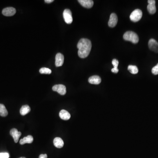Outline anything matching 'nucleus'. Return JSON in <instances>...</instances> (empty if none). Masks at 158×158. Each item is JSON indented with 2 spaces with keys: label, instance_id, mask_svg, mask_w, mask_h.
<instances>
[{
  "label": "nucleus",
  "instance_id": "nucleus-15",
  "mask_svg": "<svg viewBox=\"0 0 158 158\" xmlns=\"http://www.w3.org/2000/svg\"><path fill=\"white\" fill-rule=\"evenodd\" d=\"M33 136L31 135H28L27 137H24V138L21 139L20 141V144H25L26 143L27 144H30L33 142Z\"/></svg>",
  "mask_w": 158,
  "mask_h": 158
},
{
  "label": "nucleus",
  "instance_id": "nucleus-7",
  "mask_svg": "<svg viewBox=\"0 0 158 158\" xmlns=\"http://www.w3.org/2000/svg\"><path fill=\"white\" fill-rule=\"evenodd\" d=\"M16 13V10L13 7H8L2 10V14L6 16H11L14 15Z\"/></svg>",
  "mask_w": 158,
  "mask_h": 158
},
{
  "label": "nucleus",
  "instance_id": "nucleus-1",
  "mask_svg": "<svg viewBox=\"0 0 158 158\" xmlns=\"http://www.w3.org/2000/svg\"><path fill=\"white\" fill-rule=\"evenodd\" d=\"M78 48V54L80 58H86L91 52L92 44L91 40L86 38H82L79 41L77 45Z\"/></svg>",
  "mask_w": 158,
  "mask_h": 158
},
{
  "label": "nucleus",
  "instance_id": "nucleus-22",
  "mask_svg": "<svg viewBox=\"0 0 158 158\" xmlns=\"http://www.w3.org/2000/svg\"><path fill=\"white\" fill-rule=\"evenodd\" d=\"M151 72L153 74L155 75L158 74V63L152 69Z\"/></svg>",
  "mask_w": 158,
  "mask_h": 158
},
{
  "label": "nucleus",
  "instance_id": "nucleus-16",
  "mask_svg": "<svg viewBox=\"0 0 158 158\" xmlns=\"http://www.w3.org/2000/svg\"><path fill=\"white\" fill-rule=\"evenodd\" d=\"M30 108L28 105H24L21 108L20 110V113L21 115H25L28 114L30 111Z\"/></svg>",
  "mask_w": 158,
  "mask_h": 158
},
{
  "label": "nucleus",
  "instance_id": "nucleus-13",
  "mask_svg": "<svg viewBox=\"0 0 158 158\" xmlns=\"http://www.w3.org/2000/svg\"><path fill=\"white\" fill-rule=\"evenodd\" d=\"M88 82L93 84H99L101 82V79L98 76H93L90 77Z\"/></svg>",
  "mask_w": 158,
  "mask_h": 158
},
{
  "label": "nucleus",
  "instance_id": "nucleus-2",
  "mask_svg": "<svg viewBox=\"0 0 158 158\" xmlns=\"http://www.w3.org/2000/svg\"><path fill=\"white\" fill-rule=\"evenodd\" d=\"M124 39L133 44H137L139 41V37L137 33L133 31H127L124 35Z\"/></svg>",
  "mask_w": 158,
  "mask_h": 158
},
{
  "label": "nucleus",
  "instance_id": "nucleus-26",
  "mask_svg": "<svg viewBox=\"0 0 158 158\" xmlns=\"http://www.w3.org/2000/svg\"><path fill=\"white\" fill-rule=\"evenodd\" d=\"M53 2H54L53 0H45V2L47 3H51Z\"/></svg>",
  "mask_w": 158,
  "mask_h": 158
},
{
  "label": "nucleus",
  "instance_id": "nucleus-12",
  "mask_svg": "<svg viewBox=\"0 0 158 158\" xmlns=\"http://www.w3.org/2000/svg\"><path fill=\"white\" fill-rule=\"evenodd\" d=\"M59 116L62 120H67L71 117L70 113L66 110H62L59 113Z\"/></svg>",
  "mask_w": 158,
  "mask_h": 158
},
{
  "label": "nucleus",
  "instance_id": "nucleus-20",
  "mask_svg": "<svg viewBox=\"0 0 158 158\" xmlns=\"http://www.w3.org/2000/svg\"><path fill=\"white\" fill-rule=\"evenodd\" d=\"M128 69L130 73L133 74H136L138 72V69L137 66L133 65H129L128 67Z\"/></svg>",
  "mask_w": 158,
  "mask_h": 158
},
{
  "label": "nucleus",
  "instance_id": "nucleus-9",
  "mask_svg": "<svg viewBox=\"0 0 158 158\" xmlns=\"http://www.w3.org/2000/svg\"><path fill=\"white\" fill-rule=\"evenodd\" d=\"M64 55L61 53H58L55 56V66L56 67H59L62 66L64 63Z\"/></svg>",
  "mask_w": 158,
  "mask_h": 158
},
{
  "label": "nucleus",
  "instance_id": "nucleus-27",
  "mask_svg": "<svg viewBox=\"0 0 158 158\" xmlns=\"http://www.w3.org/2000/svg\"><path fill=\"white\" fill-rule=\"evenodd\" d=\"M25 158V157H20V158Z\"/></svg>",
  "mask_w": 158,
  "mask_h": 158
},
{
  "label": "nucleus",
  "instance_id": "nucleus-23",
  "mask_svg": "<svg viewBox=\"0 0 158 158\" xmlns=\"http://www.w3.org/2000/svg\"><path fill=\"white\" fill-rule=\"evenodd\" d=\"M9 155L8 153H0V158H9Z\"/></svg>",
  "mask_w": 158,
  "mask_h": 158
},
{
  "label": "nucleus",
  "instance_id": "nucleus-14",
  "mask_svg": "<svg viewBox=\"0 0 158 158\" xmlns=\"http://www.w3.org/2000/svg\"><path fill=\"white\" fill-rule=\"evenodd\" d=\"M54 145L58 149H60L63 147L64 146V142L62 138L58 137L55 138L53 141Z\"/></svg>",
  "mask_w": 158,
  "mask_h": 158
},
{
  "label": "nucleus",
  "instance_id": "nucleus-6",
  "mask_svg": "<svg viewBox=\"0 0 158 158\" xmlns=\"http://www.w3.org/2000/svg\"><path fill=\"white\" fill-rule=\"evenodd\" d=\"M118 22V17L115 13H112L110 15V18L108 22V25L110 27H114L117 25Z\"/></svg>",
  "mask_w": 158,
  "mask_h": 158
},
{
  "label": "nucleus",
  "instance_id": "nucleus-4",
  "mask_svg": "<svg viewBox=\"0 0 158 158\" xmlns=\"http://www.w3.org/2000/svg\"><path fill=\"white\" fill-rule=\"evenodd\" d=\"M63 16L66 24H71L73 22V19L72 12L69 9H66L63 11Z\"/></svg>",
  "mask_w": 158,
  "mask_h": 158
},
{
  "label": "nucleus",
  "instance_id": "nucleus-18",
  "mask_svg": "<svg viewBox=\"0 0 158 158\" xmlns=\"http://www.w3.org/2000/svg\"><path fill=\"white\" fill-rule=\"evenodd\" d=\"M155 4H149L147 6V9L149 13L151 14H154L156 13V9L155 7Z\"/></svg>",
  "mask_w": 158,
  "mask_h": 158
},
{
  "label": "nucleus",
  "instance_id": "nucleus-21",
  "mask_svg": "<svg viewBox=\"0 0 158 158\" xmlns=\"http://www.w3.org/2000/svg\"><path fill=\"white\" fill-rule=\"evenodd\" d=\"M39 72L41 74H50L51 73V70L50 69L47 68H42L40 69Z\"/></svg>",
  "mask_w": 158,
  "mask_h": 158
},
{
  "label": "nucleus",
  "instance_id": "nucleus-24",
  "mask_svg": "<svg viewBox=\"0 0 158 158\" xmlns=\"http://www.w3.org/2000/svg\"><path fill=\"white\" fill-rule=\"evenodd\" d=\"M47 157H48V156H47V154H41L39 156V158H47Z\"/></svg>",
  "mask_w": 158,
  "mask_h": 158
},
{
  "label": "nucleus",
  "instance_id": "nucleus-5",
  "mask_svg": "<svg viewBox=\"0 0 158 158\" xmlns=\"http://www.w3.org/2000/svg\"><path fill=\"white\" fill-rule=\"evenodd\" d=\"M53 91H56L60 95H65L66 93V87L62 84H57L55 85L52 87Z\"/></svg>",
  "mask_w": 158,
  "mask_h": 158
},
{
  "label": "nucleus",
  "instance_id": "nucleus-17",
  "mask_svg": "<svg viewBox=\"0 0 158 158\" xmlns=\"http://www.w3.org/2000/svg\"><path fill=\"white\" fill-rule=\"evenodd\" d=\"M112 64L114 66V67L112 69L111 71L113 73H117L119 72V69H118V66L119 65L118 60L116 59H113L112 61Z\"/></svg>",
  "mask_w": 158,
  "mask_h": 158
},
{
  "label": "nucleus",
  "instance_id": "nucleus-19",
  "mask_svg": "<svg viewBox=\"0 0 158 158\" xmlns=\"http://www.w3.org/2000/svg\"><path fill=\"white\" fill-rule=\"evenodd\" d=\"M8 114V112L5 106L3 104H0V115L3 117H5Z\"/></svg>",
  "mask_w": 158,
  "mask_h": 158
},
{
  "label": "nucleus",
  "instance_id": "nucleus-3",
  "mask_svg": "<svg viewBox=\"0 0 158 158\" xmlns=\"http://www.w3.org/2000/svg\"><path fill=\"white\" fill-rule=\"evenodd\" d=\"M142 16V10L139 9H136L134 10L130 16L131 20L133 22H137L139 21Z\"/></svg>",
  "mask_w": 158,
  "mask_h": 158
},
{
  "label": "nucleus",
  "instance_id": "nucleus-8",
  "mask_svg": "<svg viewBox=\"0 0 158 158\" xmlns=\"http://www.w3.org/2000/svg\"><path fill=\"white\" fill-rule=\"evenodd\" d=\"M149 48L154 52H158V43L154 39H151L149 41Z\"/></svg>",
  "mask_w": 158,
  "mask_h": 158
},
{
  "label": "nucleus",
  "instance_id": "nucleus-11",
  "mask_svg": "<svg viewBox=\"0 0 158 158\" xmlns=\"http://www.w3.org/2000/svg\"><path fill=\"white\" fill-rule=\"evenodd\" d=\"M78 2L81 5L86 8H91L93 5V2L92 0H78Z\"/></svg>",
  "mask_w": 158,
  "mask_h": 158
},
{
  "label": "nucleus",
  "instance_id": "nucleus-10",
  "mask_svg": "<svg viewBox=\"0 0 158 158\" xmlns=\"http://www.w3.org/2000/svg\"><path fill=\"white\" fill-rule=\"evenodd\" d=\"M10 133L13 138L15 143H17L19 141V138L20 137L21 135L22 134L21 132H19L16 129L13 128L10 131Z\"/></svg>",
  "mask_w": 158,
  "mask_h": 158
},
{
  "label": "nucleus",
  "instance_id": "nucleus-25",
  "mask_svg": "<svg viewBox=\"0 0 158 158\" xmlns=\"http://www.w3.org/2000/svg\"><path fill=\"white\" fill-rule=\"evenodd\" d=\"M148 2L149 3V4H155V0H149L148 1Z\"/></svg>",
  "mask_w": 158,
  "mask_h": 158
}]
</instances>
